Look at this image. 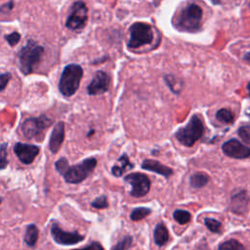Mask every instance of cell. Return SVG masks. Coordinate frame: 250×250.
I'll return each instance as SVG.
<instances>
[{
  "instance_id": "cell-3",
  "label": "cell",
  "mask_w": 250,
  "mask_h": 250,
  "mask_svg": "<svg viewBox=\"0 0 250 250\" xmlns=\"http://www.w3.org/2000/svg\"><path fill=\"white\" fill-rule=\"evenodd\" d=\"M202 20V9L196 4H189L179 14L176 26L185 31H196L200 28Z\"/></svg>"
},
{
  "instance_id": "cell-33",
  "label": "cell",
  "mask_w": 250,
  "mask_h": 250,
  "mask_svg": "<svg viewBox=\"0 0 250 250\" xmlns=\"http://www.w3.org/2000/svg\"><path fill=\"white\" fill-rule=\"evenodd\" d=\"M73 250H104L103 246L98 243V242H93L90 245H88L85 248H81V249H73Z\"/></svg>"
},
{
  "instance_id": "cell-20",
  "label": "cell",
  "mask_w": 250,
  "mask_h": 250,
  "mask_svg": "<svg viewBox=\"0 0 250 250\" xmlns=\"http://www.w3.org/2000/svg\"><path fill=\"white\" fill-rule=\"evenodd\" d=\"M208 181H209L208 175H206L204 173H201V172H197V173L192 174L190 176V179H189L191 187H193L195 188H202V187L206 186Z\"/></svg>"
},
{
  "instance_id": "cell-36",
  "label": "cell",
  "mask_w": 250,
  "mask_h": 250,
  "mask_svg": "<svg viewBox=\"0 0 250 250\" xmlns=\"http://www.w3.org/2000/svg\"><path fill=\"white\" fill-rule=\"evenodd\" d=\"M1 202H2V198L0 197V203H1Z\"/></svg>"
},
{
  "instance_id": "cell-24",
  "label": "cell",
  "mask_w": 250,
  "mask_h": 250,
  "mask_svg": "<svg viewBox=\"0 0 250 250\" xmlns=\"http://www.w3.org/2000/svg\"><path fill=\"white\" fill-rule=\"evenodd\" d=\"M150 212H151V210L148 209V208L139 207V208H136L132 211L130 217L133 221H139V220H142V219L146 218L147 215L150 214Z\"/></svg>"
},
{
  "instance_id": "cell-4",
  "label": "cell",
  "mask_w": 250,
  "mask_h": 250,
  "mask_svg": "<svg viewBox=\"0 0 250 250\" xmlns=\"http://www.w3.org/2000/svg\"><path fill=\"white\" fill-rule=\"evenodd\" d=\"M204 132V127L201 119L197 115H193L189 122L183 128H180L176 133V139L186 146H191L199 140Z\"/></svg>"
},
{
  "instance_id": "cell-6",
  "label": "cell",
  "mask_w": 250,
  "mask_h": 250,
  "mask_svg": "<svg viewBox=\"0 0 250 250\" xmlns=\"http://www.w3.org/2000/svg\"><path fill=\"white\" fill-rule=\"evenodd\" d=\"M153 40V33L150 25L144 22H135L130 27V39L128 46L130 48H139L150 44Z\"/></svg>"
},
{
  "instance_id": "cell-23",
  "label": "cell",
  "mask_w": 250,
  "mask_h": 250,
  "mask_svg": "<svg viewBox=\"0 0 250 250\" xmlns=\"http://www.w3.org/2000/svg\"><path fill=\"white\" fill-rule=\"evenodd\" d=\"M174 216V219L181 225H185V224H188L190 219H191V215L188 211H186V210H176L173 214Z\"/></svg>"
},
{
  "instance_id": "cell-12",
  "label": "cell",
  "mask_w": 250,
  "mask_h": 250,
  "mask_svg": "<svg viewBox=\"0 0 250 250\" xmlns=\"http://www.w3.org/2000/svg\"><path fill=\"white\" fill-rule=\"evenodd\" d=\"M109 83H110V78L108 74L104 71H98L93 77L91 83L88 85L87 92L89 95H92V96L104 94L108 90Z\"/></svg>"
},
{
  "instance_id": "cell-8",
  "label": "cell",
  "mask_w": 250,
  "mask_h": 250,
  "mask_svg": "<svg viewBox=\"0 0 250 250\" xmlns=\"http://www.w3.org/2000/svg\"><path fill=\"white\" fill-rule=\"evenodd\" d=\"M88 18V8L83 1H76L66 20L65 25L69 29H80L84 27Z\"/></svg>"
},
{
  "instance_id": "cell-9",
  "label": "cell",
  "mask_w": 250,
  "mask_h": 250,
  "mask_svg": "<svg viewBox=\"0 0 250 250\" xmlns=\"http://www.w3.org/2000/svg\"><path fill=\"white\" fill-rule=\"evenodd\" d=\"M124 180L132 186L131 195L134 197L145 196L150 188V181L145 174L132 173L127 175Z\"/></svg>"
},
{
  "instance_id": "cell-1",
  "label": "cell",
  "mask_w": 250,
  "mask_h": 250,
  "mask_svg": "<svg viewBox=\"0 0 250 250\" xmlns=\"http://www.w3.org/2000/svg\"><path fill=\"white\" fill-rule=\"evenodd\" d=\"M83 69L80 65L71 63L66 65L61 75L59 82V90L64 97H70L76 93L79 88Z\"/></svg>"
},
{
  "instance_id": "cell-19",
  "label": "cell",
  "mask_w": 250,
  "mask_h": 250,
  "mask_svg": "<svg viewBox=\"0 0 250 250\" xmlns=\"http://www.w3.org/2000/svg\"><path fill=\"white\" fill-rule=\"evenodd\" d=\"M38 234H39V231H38V229L35 225L31 224V225L27 226L26 230H25V234H24V242L30 247L34 246L37 242Z\"/></svg>"
},
{
  "instance_id": "cell-10",
  "label": "cell",
  "mask_w": 250,
  "mask_h": 250,
  "mask_svg": "<svg viewBox=\"0 0 250 250\" xmlns=\"http://www.w3.org/2000/svg\"><path fill=\"white\" fill-rule=\"evenodd\" d=\"M51 235L54 241L61 245H73L84 239V236L78 232L63 230L57 223H53L51 226Z\"/></svg>"
},
{
  "instance_id": "cell-2",
  "label": "cell",
  "mask_w": 250,
  "mask_h": 250,
  "mask_svg": "<svg viewBox=\"0 0 250 250\" xmlns=\"http://www.w3.org/2000/svg\"><path fill=\"white\" fill-rule=\"evenodd\" d=\"M44 54V48L34 41L29 40L19 53L20 67L23 74H29L40 62Z\"/></svg>"
},
{
  "instance_id": "cell-29",
  "label": "cell",
  "mask_w": 250,
  "mask_h": 250,
  "mask_svg": "<svg viewBox=\"0 0 250 250\" xmlns=\"http://www.w3.org/2000/svg\"><path fill=\"white\" fill-rule=\"evenodd\" d=\"M68 162L65 158H60L56 163H55V168L56 170L61 174L63 175V173L66 171V169L68 168Z\"/></svg>"
},
{
  "instance_id": "cell-27",
  "label": "cell",
  "mask_w": 250,
  "mask_h": 250,
  "mask_svg": "<svg viewBox=\"0 0 250 250\" xmlns=\"http://www.w3.org/2000/svg\"><path fill=\"white\" fill-rule=\"evenodd\" d=\"M107 205H108V203H107V198H106V196H104V195H102V196L97 197V198L91 203V206L94 207V208H97V209H104V208H106Z\"/></svg>"
},
{
  "instance_id": "cell-18",
  "label": "cell",
  "mask_w": 250,
  "mask_h": 250,
  "mask_svg": "<svg viewBox=\"0 0 250 250\" xmlns=\"http://www.w3.org/2000/svg\"><path fill=\"white\" fill-rule=\"evenodd\" d=\"M153 237H154V242L159 246H162L167 243L169 239V233L166 227L162 223H159L156 225L153 232Z\"/></svg>"
},
{
  "instance_id": "cell-17",
  "label": "cell",
  "mask_w": 250,
  "mask_h": 250,
  "mask_svg": "<svg viewBox=\"0 0 250 250\" xmlns=\"http://www.w3.org/2000/svg\"><path fill=\"white\" fill-rule=\"evenodd\" d=\"M133 167V164L130 163L129 158L126 154H123L119 159L117 160V163L112 167L111 172L115 177H120L126 170L131 169Z\"/></svg>"
},
{
  "instance_id": "cell-35",
  "label": "cell",
  "mask_w": 250,
  "mask_h": 250,
  "mask_svg": "<svg viewBox=\"0 0 250 250\" xmlns=\"http://www.w3.org/2000/svg\"><path fill=\"white\" fill-rule=\"evenodd\" d=\"M247 90H248V94H249V96H250V82H249L248 85H247Z\"/></svg>"
},
{
  "instance_id": "cell-21",
  "label": "cell",
  "mask_w": 250,
  "mask_h": 250,
  "mask_svg": "<svg viewBox=\"0 0 250 250\" xmlns=\"http://www.w3.org/2000/svg\"><path fill=\"white\" fill-rule=\"evenodd\" d=\"M216 118L223 122V123H227V124H231L234 120V115L233 113L229 110L228 108H221L217 111L216 113Z\"/></svg>"
},
{
  "instance_id": "cell-30",
  "label": "cell",
  "mask_w": 250,
  "mask_h": 250,
  "mask_svg": "<svg viewBox=\"0 0 250 250\" xmlns=\"http://www.w3.org/2000/svg\"><path fill=\"white\" fill-rule=\"evenodd\" d=\"M5 38H6V40L9 43L10 46H15V45H17L19 43V41L21 39V35H20L19 32L14 31V32L6 35Z\"/></svg>"
},
{
  "instance_id": "cell-5",
  "label": "cell",
  "mask_w": 250,
  "mask_h": 250,
  "mask_svg": "<svg viewBox=\"0 0 250 250\" xmlns=\"http://www.w3.org/2000/svg\"><path fill=\"white\" fill-rule=\"evenodd\" d=\"M97 166V160L94 157L86 158L82 162L68 166L66 171L63 173V178L66 183L69 184H78L84 181L95 169Z\"/></svg>"
},
{
  "instance_id": "cell-25",
  "label": "cell",
  "mask_w": 250,
  "mask_h": 250,
  "mask_svg": "<svg viewBox=\"0 0 250 250\" xmlns=\"http://www.w3.org/2000/svg\"><path fill=\"white\" fill-rule=\"evenodd\" d=\"M204 223H205V226L208 228V229L212 232H220L221 231V228H222V224L215 220V219H212V218H206L204 220Z\"/></svg>"
},
{
  "instance_id": "cell-28",
  "label": "cell",
  "mask_w": 250,
  "mask_h": 250,
  "mask_svg": "<svg viewBox=\"0 0 250 250\" xmlns=\"http://www.w3.org/2000/svg\"><path fill=\"white\" fill-rule=\"evenodd\" d=\"M132 243V238L131 236H125L121 241H119L116 245L111 250H126L129 248V246Z\"/></svg>"
},
{
  "instance_id": "cell-34",
  "label": "cell",
  "mask_w": 250,
  "mask_h": 250,
  "mask_svg": "<svg viewBox=\"0 0 250 250\" xmlns=\"http://www.w3.org/2000/svg\"><path fill=\"white\" fill-rule=\"evenodd\" d=\"M245 60L250 63V52L246 54V56H245Z\"/></svg>"
},
{
  "instance_id": "cell-32",
  "label": "cell",
  "mask_w": 250,
  "mask_h": 250,
  "mask_svg": "<svg viewBox=\"0 0 250 250\" xmlns=\"http://www.w3.org/2000/svg\"><path fill=\"white\" fill-rule=\"evenodd\" d=\"M10 79H11V74L9 72L0 73V92L7 87Z\"/></svg>"
},
{
  "instance_id": "cell-31",
  "label": "cell",
  "mask_w": 250,
  "mask_h": 250,
  "mask_svg": "<svg viewBox=\"0 0 250 250\" xmlns=\"http://www.w3.org/2000/svg\"><path fill=\"white\" fill-rule=\"evenodd\" d=\"M238 135L240 136V138L247 142V143H250V126L247 125V126H242L238 129Z\"/></svg>"
},
{
  "instance_id": "cell-11",
  "label": "cell",
  "mask_w": 250,
  "mask_h": 250,
  "mask_svg": "<svg viewBox=\"0 0 250 250\" xmlns=\"http://www.w3.org/2000/svg\"><path fill=\"white\" fill-rule=\"evenodd\" d=\"M222 149L226 155L235 159H243L250 156V147L236 139H231L224 143Z\"/></svg>"
},
{
  "instance_id": "cell-15",
  "label": "cell",
  "mask_w": 250,
  "mask_h": 250,
  "mask_svg": "<svg viewBox=\"0 0 250 250\" xmlns=\"http://www.w3.org/2000/svg\"><path fill=\"white\" fill-rule=\"evenodd\" d=\"M142 168L147 171H151L157 174H160L162 176H164L165 178H168L169 176H171L173 174V171L171 168L161 164L160 162L156 161V160H151V159H146L143 163H142Z\"/></svg>"
},
{
  "instance_id": "cell-22",
  "label": "cell",
  "mask_w": 250,
  "mask_h": 250,
  "mask_svg": "<svg viewBox=\"0 0 250 250\" xmlns=\"http://www.w3.org/2000/svg\"><path fill=\"white\" fill-rule=\"evenodd\" d=\"M218 250H244V247L237 240L230 239L221 243L219 245Z\"/></svg>"
},
{
  "instance_id": "cell-16",
  "label": "cell",
  "mask_w": 250,
  "mask_h": 250,
  "mask_svg": "<svg viewBox=\"0 0 250 250\" xmlns=\"http://www.w3.org/2000/svg\"><path fill=\"white\" fill-rule=\"evenodd\" d=\"M248 204V195L245 190H241L231 196L230 209L234 213L242 214L245 212Z\"/></svg>"
},
{
  "instance_id": "cell-7",
  "label": "cell",
  "mask_w": 250,
  "mask_h": 250,
  "mask_svg": "<svg viewBox=\"0 0 250 250\" xmlns=\"http://www.w3.org/2000/svg\"><path fill=\"white\" fill-rule=\"evenodd\" d=\"M52 122L53 121L46 115L30 117L23 121L21 125V132L26 139H33L41 135L44 130L52 124Z\"/></svg>"
},
{
  "instance_id": "cell-14",
  "label": "cell",
  "mask_w": 250,
  "mask_h": 250,
  "mask_svg": "<svg viewBox=\"0 0 250 250\" xmlns=\"http://www.w3.org/2000/svg\"><path fill=\"white\" fill-rule=\"evenodd\" d=\"M64 140V123L59 122L52 131L49 140V147L53 153H57Z\"/></svg>"
},
{
  "instance_id": "cell-13",
  "label": "cell",
  "mask_w": 250,
  "mask_h": 250,
  "mask_svg": "<svg viewBox=\"0 0 250 250\" xmlns=\"http://www.w3.org/2000/svg\"><path fill=\"white\" fill-rule=\"evenodd\" d=\"M15 154L23 164H30L39 153V147L34 145L17 143L14 146Z\"/></svg>"
},
{
  "instance_id": "cell-26",
  "label": "cell",
  "mask_w": 250,
  "mask_h": 250,
  "mask_svg": "<svg viewBox=\"0 0 250 250\" xmlns=\"http://www.w3.org/2000/svg\"><path fill=\"white\" fill-rule=\"evenodd\" d=\"M7 158V144L0 145V170H3L8 165Z\"/></svg>"
}]
</instances>
